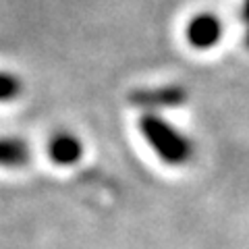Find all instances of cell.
Wrapping results in <instances>:
<instances>
[{
    "label": "cell",
    "instance_id": "1",
    "mask_svg": "<svg viewBox=\"0 0 249 249\" xmlns=\"http://www.w3.org/2000/svg\"><path fill=\"white\" fill-rule=\"evenodd\" d=\"M142 135L145 142L152 145V150L158 154L160 160H164L166 164H185L191 160L193 156V143L191 139L183 135L178 129H175L170 123H166L160 116L145 114L142 123H139Z\"/></svg>",
    "mask_w": 249,
    "mask_h": 249
},
{
    "label": "cell",
    "instance_id": "4",
    "mask_svg": "<svg viewBox=\"0 0 249 249\" xmlns=\"http://www.w3.org/2000/svg\"><path fill=\"white\" fill-rule=\"evenodd\" d=\"M185 93L181 89H160V91H139L133 96L135 104L143 106H175L183 102Z\"/></svg>",
    "mask_w": 249,
    "mask_h": 249
},
{
    "label": "cell",
    "instance_id": "2",
    "mask_svg": "<svg viewBox=\"0 0 249 249\" xmlns=\"http://www.w3.org/2000/svg\"><path fill=\"white\" fill-rule=\"evenodd\" d=\"M220 37V25L212 17H199L191 23L189 27V40L197 48H208Z\"/></svg>",
    "mask_w": 249,
    "mask_h": 249
},
{
    "label": "cell",
    "instance_id": "3",
    "mask_svg": "<svg viewBox=\"0 0 249 249\" xmlns=\"http://www.w3.org/2000/svg\"><path fill=\"white\" fill-rule=\"evenodd\" d=\"M50 154H52L54 160L60 162V164H71V162L79 160L81 145L71 135H58L50 145Z\"/></svg>",
    "mask_w": 249,
    "mask_h": 249
},
{
    "label": "cell",
    "instance_id": "5",
    "mask_svg": "<svg viewBox=\"0 0 249 249\" xmlns=\"http://www.w3.org/2000/svg\"><path fill=\"white\" fill-rule=\"evenodd\" d=\"M19 91V85L15 79H11V77L6 75H0V98H13L15 93Z\"/></svg>",
    "mask_w": 249,
    "mask_h": 249
}]
</instances>
